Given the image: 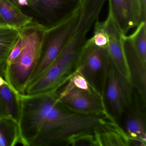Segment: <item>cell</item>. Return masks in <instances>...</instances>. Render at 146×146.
Wrapping results in <instances>:
<instances>
[{
	"mask_svg": "<svg viewBox=\"0 0 146 146\" xmlns=\"http://www.w3.org/2000/svg\"><path fill=\"white\" fill-rule=\"evenodd\" d=\"M0 100L9 116L19 123L20 117L19 94L15 92L8 83L0 86Z\"/></svg>",
	"mask_w": 146,
	"mask_h": 146,
	"instance_id": "obj_15",
	"label": "cell"
},
{
	"mask_svg": "<svg viewBox=\"0 0 146 146\" xmlns=\"http://www.w3.org/2000/svg\"><path fill=\"white\" fill-rule=\"evenodd\" d=\"M80 13V10L60 24L47 29L40 58L27 86L36 80L59 55L76 29Z\"/></svg>",
	"mask_w": 146,
	"mask_h": 146,
	"instance_id": "obj_5",
	"label": "cell"
},
{
	"mask_svg": "<svg viewBox=\"0 0 146 146\" xmlns=\"http://www.w3.org/2000/svg\"><path fill=\"white\" fill-rule=\"evenodd\" d=\"M29 7L32 9V7L36 5L37 0H27Z\"/></svg>",
	"mask_w": 146,
	"mask_h": 146,
	"instance_id": "obj_23",
	"label": "cell"
},
{
	"mask_svg": "<svg viewBox=\"0 0 146 146\" xmlns=\"http://www.w3.org/2000/svg\"><path fill=\"white\" fill-rule=\"evenodd\" d=\"M109 58L107 48L96 46L87 40L78 63L81 66L78 70L89 76H94L101 70Z\"/></svg>",
	"mask_w": 146,
	"mask_h": 146,
	"instance_id": "obj_10",
	"label": "cell"
},
{
	"mask_svg": "<svg viewBox=\"0 0 146 146\" xmlns=\"http://www.w3.org/2000/svg\"><path fill=\"white\" fill-rule=\"evenodd\" d=\"M57 100L60 104L66 106L74 111L92 113L107 112L101 96L97 92L80 89L70 82L57 95Z\"/></svg>",
	"mask_w": 146,
	"mask_h": 146,
	"instance_id": "obj_7",
	"label": "cell"
},
{
	"mask_svg": "<svg viewBox=\"0 0 146 146\" xmlns=\"http://www.w3.org/2000/svg\"><path fill=\"white\" fill-rule=\"evenodd\" d=\"M0 14L8 26L19 30L33 21L32 17L25 14L11 0H0Z\"/></svg>",
	"mask_w": 146,
	"mask_h": 146,
	"instance_id": "obj_12",
	"label": "cell"
},
{
	"mask_svg": "<svg viewBox=\"0 0 146 146\" xmlns=\"http://www.w3.org/2000/svg\"><path fill=\"white\" fill-rule=\"evenodd\" d=\"M8 116H9V114H8L5 106L0 100V118Z\"/></svg>",
	"mask_w": 146,
	"mask_h": 146,
	"instance_id": "obj_21",
	"label": "cell"
},
{
	"mask_svg": "<svg viewBox=\"0 0 146 146\" xmlns=\"http://www.w3.org/2000/svg\"><path fill=\"white\" fill-rule=\"evenodd\" d=\"M83 0H37L32 9L47 29L66 20L81 9Z\"/></svg>",
	"mask_w": 146,
	"mask_h": 146,
	"instance_id": "obj_6",
	"label": "cell"
},
{
	"mask_svg": "<svg viewBox=\"0 0 146 146\" xmlns=\"http://www.w3.org/2000/svg\"><path fill=\"white\" fill-rule=\"evenodd\" d=\"M19 125L25 146H33L47 132L54 108L58 102L56 93L28 96L19 94Z\"/></svg>",
	"mask_w": 146,
	"mask_h": 146,
	"instance_id": "obj_3",
	"label": "cell"
},
{
	"mask_svg": "<svg viewBox=\"0 0 146 146\" xmlns=\"http://www.w3.org/2000/svg\"><path fill=\"white\" fill-rule=\"evenodd\" d=\"M83 1H84V0H83Z\"/></svg>",
	"mask_w": 146,
	"mask_h": 146,
	"instance_id": "obj_26",
	"label": "cell"
},
{
	"mask_svg": "<svg viewBox=\"0 0 146 146\" xmlns=\"http://www.w3.org/2000/svg\"><path fill=\"white\" fill-rule=\"evenodd\" d=\"M7 26H8V25L0 14V27H7Z\"/></svg>",
	"mask_w": 146,
	"mask_h": 146,
	"instance_id": "obj_24",
	"label": "cell"
},
{
	"mask_svg": "<svg viewBox=\"0 0 146 146\" xmlns=\"http://www.w3.org/2000/svg\"><path fill=\"white\" fill-rule=\"evenodd\" d=\"M94 23L88 15L80 16L73 34L59 55L36 80L26 87L24 95L35 96L56 93L69 77L68 74L73 66L78 63L87 34Z\"/></svg>",
	"mask_w": 146,
	"mask_h": 146,
	"instance_id": "obj_1",
	"label": "cell"
},
{
	"mask_svg": "<svg viewBox=\"0 0 146 146\" xmlns=\"http://www.w3.org/2000/svg\"><path fill=\"white\" fill-rule=\"evenodd\" d=\"M103 22L108 36V46L107 49L110 59L118 72L127 82H131L132 74L123 45L124 35L119 29L109 14Z\"/></svg>",
	"mask_w": 146,
	"mask_h": 146,
	"instance_id": "obj_9",
	"label": "cell"
},
{
	"mask_svg": "<svg viewBox=\"0 0 146 146\" xmlns=\"http://www.w3.org/2000/svg\"><path fill=\"white\" fill-rule=\"evenodd\" d=\"M25 146L19 125L11 116L0 118V146Z\"/></svg>",
	"mask_w": 146,
	"mask_h": 146,
	"instance_id": "obj_13",
	"label": "cell"
},
{
	"mask_svg": "<svg viewBox=\"0 0 146 146\" xmlns=\"http://www.w3.org/2000/svg\"><path fill=\"white\" fill-rule=\"evenodd\" d=\"M108 14L124 35L146 19L143 18L140 0H108Z\"/></svg>",
	"mask_w": 146,
	"mask_h": 146,
	"instance_id": "obj_8",
	"label": "cell"
},
{
	"mask_svg": "<svg viewBox=\"0 0 146 146\" xmlns=\"http://www.w3.org/2000/svg\"><path fill=\"white\" fill-rule=\"evenodd\" d=\"M19 36L20 30L9 26L0 27V74Z\"/></svg>",
	"mask_w": 146,
	"mask_h": 146,
	"instance_id": "obj_14",
	"label": "cell"
},
{
	"mask_svg": "<svg viewBox=\"0 0 146 146\" xmlns=\"http://www.w3.org/2000/svg\"><path fill=\"white\" fill-rule=\"evenodd\" d=\"M46 30L43 25L34 21L20 30L21 52L11 64L5 66L3 72L5 80L18 94H24L40 58Z\"/></svg>",
	"mask_w": 146,
	"mask_h": 146,
	"instance_id": "obj_2",
	"label": "cell"
},
{
	"mask_svg": "<svg viewBox=\"0 0 146 146\" xmlns=\"http://www.w3.org/2000/svg\"><path fill=\"white\" fill-rule=\"evenodd\" d=\"M70 78V83L74 87L90 92H97L94 88H91V85L78 69L71 75Z\"/></svg>",
	"mask_w": 146,
	"mask_h": 146,
	"instance_id": "obj_19",
	"label": "cell"
},
{
	"mask_svg": "<svg viewBox=\"0 0 146 146\" xmlns=\"http://www.w3.org/2000/svg\"><path fill=\"white\" fill-rule=\"evenodd\" d=\"M115 123L107 112L92 113L68 111L64 121L58 129L39 137L33 146H47L61 141H67L73 137L102 129Z\"/></svg>",
	"mask_w": 146,
	"mask_h": 146,
	"instance_id": "obj_4",
	"label": "cell"
},
{
	"mask_svg": "<svg viewBox=\"0 0 146 146\" xmlns=\"http://www.w3.org/2000/svg\"><path fill=\"white\" fill-rule=\"evenodd\" d=\"M22 49V42L21 37L19 36L17 42L12 50L8 59L7 60L5 66L11 64L20 54Z\"/></svg>",
	"mask_w": 146,
	"mask_h": 146,
	"instance_id": "obj_20",
	"label": "cell"
},
{
	"mask_svg": "<svg viewBox=\"0 0 146 146\" xmlns=\"http://www.w3.org/2000/svg\"><path fill=\"white\" fill-rule=\"evenodd\" d=\"M143 18L146 19V0H140Z\"/></svg>",
	"mask_w": 146,
	"mask_h": 146,
	"instance_id": "obj_22",
	"label": "cell"
},
{
	"mask_svg": "<svg viewBox=\"0 0 146 146\" xmlns=\"http://www.w3.org/2000/svg\"><path fill=\"white\" fill-rule=\"evenodd\" d=\"M94 35L89 41L96 46L107 48L108 46V36L104 26V22L96 20L94 23Z\"/></svg>",
	"mask_w": 146,
	"mask_h": 146,
	"instance_id": "obj_18",
	"label": "cell"
},
{
	"mask_svg": "<svg viewBox=\"0 0 146 146\" xmlns=\"http://www.w3.org/2000/svg\"><path fill=\"white\" fill-rule=\"evenodd\" d=\"M7 83V82L5 80V78L2 75H0V86H2L3 84Z\"/></svg>",
	"mask_w": 146,
	"mask_h": 146,
	"instance_id": "obj_25",
	"label": "cell"
},
{
	"mask_svg": "<svg viewBox=\"0 0 146 146\" xmlns=\"http://www.w3.org/2000/svg\"><path fill=\"white\" fill-rule=\"evenodd\" d=\"M125 128L129 135L146 141L145 125L143 121L140 118L137 117L129 118L126 121Z\"/></svg>",
	"mask_w": 146,
	"mask_h": 146,
	"instance_id": "obj_17",
	"label": "cell"
},
{
	"mask_svg": "<svg viewBox=\"0 0 146 146\" xmlns=\"http://www.w3.org/2000/svg\"><path fill=\"white\" fill-rule=\"evenodd\" d=\"M135 31L129 36L134 48L140 58L146 64V21L140 23Z\"/></svg>",
	"mask_w": 146,
	"mask_h": 146,
	"instance_id": "obj_16",
	"label": "cell"
},
{
	"mask_svg": "<svg viewBox=\"0 0 146 146\" xmlns=\"http://www.w3.org/2000/svg\"><path fill=\"white\" fill-rule=\"evenodd\" d=\"M109 61L110 66L108 74L107 99L113 113L119 115L123 111V91L118 72L110 58Z\"/></svg>",
	"mask_w": 146,
	"mask_h": 146,
	"instance_id": "obj_11",
	"label": "cell"
}]
</instances>
